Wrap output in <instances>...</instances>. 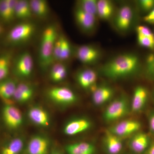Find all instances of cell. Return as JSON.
<instances>
[{"label":"cell","instance_id":"cb8c5ba5","mask_svg":"<svg viewBox=\"0 0 154 154\" xmlns=\"http://www.w3.org/2000/svg\"><path fill=\"white\" fill-rule=\"evenodd\" d=\"M17 85L15 80L7 78L0 81V98L5 100L13 98Z\"/></svg>","mask_w":154,"mask_h":154},{"label":"cell","instance_id":"60d3db41","mask_svg":"<svg viewBox=\"0 0 154 154\" xmlns=\"http://www.w3.org/2000/svg\"><path fill=\"white\" fill-rule=\"evenodd\" d=\"M52 154H62L59 152L57 151H54L53 152Z\"/></svg>","mask_w":154,"mask_h":154},{"label":"cell","instance_id":"8d00e7d4","mask_svg":"<svg viewBox=\"0 0 154 154\" xmlns=\"http://www.w3.org/2000/svg\"><path fill=\"white\" fill-rule=\"evenodd\" d=\"M143 20L148 24L154 25V8L144 17Z\"/></svg>","mask_w":154,"mask_h":154},{"label":"cell","instance_id":"d590c367","mask_svg":"<svg viewBox=\"0 0 154 154\" xmlns=\"http://www.w3.org/2000/svg\"><path fill=\"white\" fill-rule=\"evenodd\" d=\"M137 34L146 36L154 39V33L149 28L144 25H139L136 28Z\"/></svg>","mask_w":154,"mask_h":154},{"label":"cell","instance_id":"7a4b0ae2","mask_svg":"<svg viewBox=\"0 0 154 154\" xmlns=\"http://www.w3.org/2000/svg\"><path fill=\"white\" fill-rule=\"evenodd\" d=\"M59 34L57 26L54 24L48 25L42 32L38 48V63L43 71L49 70L54 63L53 52Z\"/></svg>","mask_w":154,"mask_h":154},{"label":"cell","instance_id":"d4e9b609","mask_svg":"<svg viewBox=\"0 0 154 154\" xmlns=\"http://www.w3.org/2000/svg\"><path fill=\"white\" fill-rule=\"evenodd\" d=\"M104 140L106 149L109 154H118L121 151L122 148V142L117 136L110 131H107Z\"/></svg>","mask_w":154,"mask_h":154},{"label":"cell","instance_id":"b9f144b4","mask_svg":"<svg viewBox=\"0 0 154 154\" xmlns=\"http://www.w3.org/2000/svg\"></svg>","mask_w":154,"mask_h":154},{"label":"cell","instance_id":"f546056e","mask_svg":"<svg viewBox=\"0 0 154 154\" xmlns=\"http://www.w3.org/2000/svg\"><path fill=\"white\" fill-rule=\"evenodd\" d=\"M97 0H81L77 2L76 5L86 13L97 17Z\"/></svg>","mask_w":154,"mask_h":154},{"label":"cell","instance_id":"ffe728a7","mask_svg":"<svg viewBox=\"0 0 154 154\" xmlns=\"http://www.w3.org/2000/svg\"><path fill=\"white\" fill-rule=\"evenodd\" d=\"M149 140L148 136L144 133H139L135 135L130 142L131 150L137 154H140L148 147Z\"/></svg>","mask_w":154,"mask_h":154},{"label":"cell","instance_id":"836d02e7","mask_svg":"<svg viewBox=\"0 0 154 154\" xmlns=\"http://www.w3.org/2000/svg\"><path fill=\"white\" fill-rule=\"evenodd\" d=\"M61 49V38L60 34H59V36L58 37L54 47L53 58L54 63L60 62V61Z\"/></svg>","mask_w":154,"mask_h":154},{"label":"cell","instance_id":"ba28073f","mask_svg":"<svg viewBox=\"0 0 154 154\" xmlns=\"http://www.w3.org/2000/svg\"><path fill=\"white\" fill-rule=\"evenodd\" d=\"M47 95L51 100L57 104L70 105L76 102L77 97L74 92L65 87H56L50 88Z\"/></svg>","mask_w":154,"mask_h":154},{"label":"cell","instance_id":"8992f818","mask_svg":"<svg viewBox=\"0 0 154 154\" xmlns=\"http://www.w3.org/2000/svg\"><path fill=\"white\" fill-rule=\"evenodd\" d=\"M134 16V11L131 6L122 5L118 9L114 17L113 23L115 28L120 32L128 31L132 26Z\"/></svg>","mask_w":154,"mask_h":154},{"label":"cell","instance_id":"8fae6325","mask_svg":"<svg viewBox=\"0 0 154 154\" xmlns=\"http://www.w3.org/2000/svg\"><path fill=\"white\" fill-rule=\"evenodd\" d=\"M97 73L93 69L85 68L77 72L76 79L79 85L86 90L94 91L97 86Z\"/></svg>","mask_w":154,"mask_h":154},{"label":"cell","instance_id":"4fadbf2b","mask_svg":"<svg viewBox=\"0 0 154 154\" xmlns=\"http://www.w3.org/2000/svg\"><path fill=\"white\" fill-rule=\"evenodd\" d=\"M141 124L135 120H124L116 125L111 128L110 131L113 134L119 137H124L132 134L140 129Z\"/></svg>","mask_w":154,"mask_h":154},{"label":"cell","instance_id":"83f0119b","mask_svg":"<svg viewBox=\"0 0 154 154\" xmlns=\"http://www.w3.org/2000/svg\"><path fill=\"white\" fill-rule=\"evenodd\" d=\"M24 146L23 139L21 137L15 138L3 148L1 154H20Z\"/></svg>","mask_w":154,"mask_h":154},{"label":"cell","instance_id":"74e56055","mask_svg":"<svg viewBox=\"0 0 154 154\" xmlns=\"http://www.w3.org/2000/svg\"><path fill=\"white\" fill-rule=\"evenodd\" d=\"M149 127L151 131L154 133V113L151 115L149 119Z\"/></svg>","mask_w":154,"mask_h":154},{"label":"cell","instance_id":"603a6c76","mask_svg":"<svg viewBox=\"0 0 154 154\" xmlns=\"http://www.w3.org/2000/svg\"><path fill=\"white\" fill-rule=\"evenodd\" d=\"M49 70L50 78L54 82H59L64 80L68 71L67 67L62 62L54 63Z\"/></svg>","mask_w":154,"mask_h":154},{"label":"cell","instance_id":"44dd1931","mask_svg":"<svg viewBox=\"0 0 154 154\" xmlns=\"http://www.w3.org/2000/svg\"><path fill=\"white\" fill-rule=\"evenodd\" d=\"M113 3L108 0H99L97 3V17L104 21H108L115 13Z\"/></svg>","mask_w":154,"mask_h":154},{"label":"cell","instance_id":"ac0fdd59","mask_svg":"<svg viewBox=\"0 0 154 154\" xmlns=\"http://www.w3.org/2000/svg\"><path fill=\"white\" fill-rule=\"evenodd\" d=\"M148 96V91L143 86H138L135 88L131 103L132 112H139L143 108L147 100Z\"/></svg>","mask_w":154,"mask_h":154},{"label":"cell","instance_id":"3957f363","mask_svg":"<svg viewBox=\"0 0 154 154\" xmlns=\"http://www.w3.org/2000/svg\"><path fill=\"white\" fill-rule=\"evenodd\" d=\"M36 31L35 24L29 21H22L10 30L6 36V40L11 45H22L30 41Z\"/></svg>","mask_w":154,"mask_h":154},{"label":"cell","instance_id":"5bb4252c","mask_svg":"<svg viewBox=\"0 0 154 154\" xmlns=\"http://www.w3.org/2000/svg\"><path fill=\"white\" fill-rule=\"evenodd\" d=\"M91 126V121L87 119H75L66 124L63 128V132L67 135H75L85 132L89 129Z\"/></svg>","mask_w":154,"mask_h":154},{"label":"cell","instance_id":"2e32d148","mask_svg":"<svg viewBox=\"0 0 154 154\" xmlns=\"http://www.w3.org/2000/svg\"><path fill=\"white\" fill-rule=\"evenodd\" d=\"M28 114L30 121L36 125L42 127H46L49 125V115L43 108L34 106L29 109Z\"/></svg>","mask_w":154,"mask_h":154},{"label":"cell","instance_id":"7402d4cb","mask_svg":"<svg viewBox=\"0 0 154 154\" xmlns=\"http://www.w3.org/2000/svg\"><path fill=\"white\" fill-rule=\"evenodd\" d=\"M15 15L16 19L22 21H28L33 16L30 2L27 0H17Z\"/></svg>","mask_w":154,"mask_h":154},{"label":"cell","instance_id":"9c48e42d","mask_svg":"<svg viewBox=\"0 0 154 154\" xmlns=\"http://www.w3.org/2000/svg\"><path fill=\"white\" fill-rule=\"evenodd\" d=\"M74 14L77 25L83 32L93 33L96 29L98 17L86 13L77 5Z\"/></svg>","mask_w":154,"mask_h":154},{"label":"cell","instance_id":"9a60e30c","mask_svg":"<svg viewBox=\"0 0 154 154\" xmlns=\"http://www.w3.org/2000/svg\"><path fill=\"white\" fill-rule=\"evenodd\" d=\"M113 94L114 91L110 86L106 85L97 86L93 91V102L97 105H103L112 98Z\"/></svg>","mask_w":154,"mask_h":154},{"label":"cell","instance_id":"e575fe53","mask_svg":"<svg viewBox=\"0 0 154 154\" xmlns=\"http://www.w3.org/2000/svg\"><path fill=\"white\" fill-rule=\"evenodd\" d=\"M138 3L141 11L148 14L154 8V0H140Z\"/></svg>","mask_w":154,"mask_h":154},{"label":"cell","instance_id":"f35d334b","mask_svg":"<svg viewBox=\"0 0 154 154\" xmlns=\"http://www.w3.org/2000/svg\"><path fill=\"white\" fill-rule=\"evenodd\" d=\"M146 154H154V142L149 147Z\"/></svg>","mask_w":154,"mask_h":154},{"label":"cell","instance_id":"6da1fadb","mask_svg":"<svg viewBox=\"0 0 154 154\" xmlns=\"http://www.w3.org/2000/svg\"><path fill=\"white\" fill-rule=\"evenodd\" d=\"M139 58L131 53H125L114 57L102 66L101 73L111 79L116 80L131 76L140 68Z\"/></svg>","mask_w":154,"mask_h":154},{"label":"cell","instance_id":"52a82bcc","mask_svg":"<svg viewBox=\"0 0 154 154\" xmlns=\"http://www.w3.org/2000/svg\"><path fill=\"white\" fill-rule=\"evenodd\" d=\"M74 53L77 59L85 65L96 63L102 57L100 50L91 45L78 46L75 49Z\"/></svg>","mask_w":154,"mask_h":154},{"label":"cell","instance_id":"1f68e13d","mask_svg":"<svg viewBox=\"0 0 154 154\" xmlns=\"http://www.w3.org/2000/svg\"><path fill=\"white\" fill-rule=\"evenodd\" d=\"M146 72L149 78L154 80V53L149 54L146 58Z\"/></svg>","mask_w":154,"mask_h":154},{"label":"cell","instance_id":"d6a6232c","mask_svg":"<svg viewBox=\"0 0 154 154\" xmlns=\"http://www.w3.org/2000/svg\"><path fill=\"white\" fill-rule=\"evenodd\" d=\"M137 39L140 46L150 49H154V39L140 34H137Z\"/></svg>","mask_w":154,"mask_h":154},{"label":"cell","instance_id":"484cf974","mask_svg":"<svg viewBox=\"0 0 154 154\" xmlns=\"http://www.w3.org/2000/svg\"><path fill=\"white\" fill-rule=\"evenodd\" d=\"M66 149L68 154H94L95 150L94 145L86 142L69 144Z\"/></svg>","mask_w":154,"mask_h":154},{"label":"cell","instance_id":"4316f807","mask_svg":"<svg viewBox=\"0 0 154 154\" xmlns=\"http://www.w3.org/2000/svg\"><path fill=\"white\" fill-rule=\"evenodd\" d=\"M33 15L41 19L47 17L50 13L49 5L45 0L29 1Z\"/></svg>","mask_w":154,"mask_h":154},{"label":"cell","instance_id":"f1b7e54d","mask_svg":"<svg viewBox=\"0 0 154 154\" xmlns=\"http://www.w3.org/2000/svg\"><path fill=\"white\" fill-rule=\"evenodd\" d=\"M11 58L9 54L0 56V81L8 78L11 68Z\"/></svg>","mask_w":154,"mask_h":154},{"label":"cell","instance_id":"30bf717a","mask_svg":"<svg viewBox=\"0 0 154 154\" xmlns=\"http://www.w3.org/2000/svg\"><path fill=\"white\" fill-rule=\"evenodd\" d=\"M2 117L6 126L12 129L20 127L23 122L21 111L14 105H6L3 107Z\"/></svg>","mask_w":154,"mask_h":154},{"label":"cell","instance_id":"277c9868","mask_svg":"<svg viewBox=\"0 0 154 154\" xmlns=\"http://www.w3.org/2000/svg\"><path fill=\"white\" fill-rule=\"evenodd\" d=\"M15 75L22 79H27L33 73L34 63L33 57L29 51H24L17 56L13 64Z\"/></svg>","mask_w":154,"mask_h":154},{"label":"cell","instance_id":"5b68a950","mask_svg":"<svg viewBox=\"0 0 154 154\" xmlns=\"http://www.w3.org/2000/svg\"><path fill=\"white\" fill-rule=\"evenodd\" d=\"M129 106L127 98L122 96L110 103L105 110L104 118L106 121H115L122 118L128 113Z\"/></svg>","mask_w":154,"mask_h":154},{"label":"cell","instance_id":"7c38bea8","mask_svg":"<svg viewBox=\"0 0 154 154\" xmlns=\"http://www.w3.org/2000/svg\"><path fill=\"white\" fill-rule=\"evenodd\" d=\"M49 148V142L47 138L41 135L33 137L27 146L28 154H48Z\"/></svg>","mask_w":154,"mask_h":154},{"label":"cell","instance_id":"ab89813d","mask_svg":"<svg viewBox=\"0 0 154 154\" xmlns=\"http://www.w3.org/2000/svg\"><path fill=\"white\" fill-rule=\"evenodd\" d=\"M4 31V29L2 25H0V35H2Z\"/></svg>","mask_w":154,"mask_h":154},{"label":"cell","instance_id":"d6986e66","mask_svg":"<svg viewBox=\"0 0 154 154\" xmlns=\"http://www.w3.org/2000/svg\"><path fill=\"white\" fill-rule=\"evenodd\" d=\"M17 0L0 1V18L4 22L10 23L15 18V8Z\"/></svg>","mask_w":154,"mask_h":154},{"label":"cell","instance_id":"4dcf8cb0","mask_svg":"<svg viewBox=\"0 0 154 154\" xmlns=\"http://www.w3.org/2000/svg\"><path fill=\"white\" fill-rule=\"evenodd\" d=\"M61 49L60 61L63 62L68 60L71 56L72 48L68 39L63 34H61Z\"/></svg>","mask_w":154,"mask_h":154},{"label":"cell","instance_id":"e0dca14e","mask_svg":"<svg viewBox=\"0 0 154 154\" xmlns=\"http://www.w3.org/2000/svg\"><path fill=\"white\" fill-rule=\"evenodd\" d=\"M34 88L32 85L26 83H21L17 85L13 99L19 103H25L33 97Z\"/></svg>","mask_w":154,"mask_h":154}]
</instances>
